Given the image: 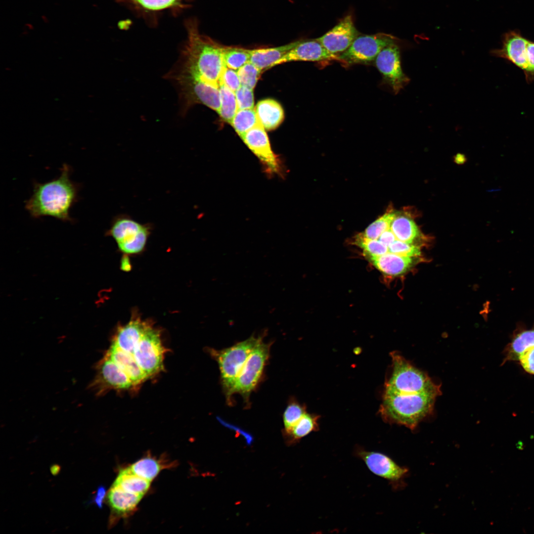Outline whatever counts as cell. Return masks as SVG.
<instances>
[{
	"label": "cell",
	"mask_w": 534,
	"mask_h": 534,
	"mask_svg": "<svg viewBox=\"0 0 534 534\" xmlns=\"http://www.w3.org/2000/svg\"><path fill=\"white\" fill-rule=\"evenodd\" d=\"M186 27L187 40L180 59L172 70L197 78L219 88L226 67L223 57L224 46L201 34L196 21H187Z\"/></svg>",
	"instance_id": "1"
},
{
	"label": "cell",
	"mask_w": 534,
	"mask_h": 534,
	"mask_svg": "<svg viewBox=\"0 0 534 534\" xmlns=\"http://www.w3.org/2000/svg\"><path fill=\"white\" fill-rule=\"evenodd\" d=\"M71 168L64 164L60 175L44 183L34 182L31 197L25 207L32 218L50 216L63 222H73L70 210L79 200V184L70 178Z\"/></svg>",
	"instance_id": "2"
},
{
	"label": "cell",
	"mask_w": 534,
	"mask_h": 534,
	"mask_svg": "<svg viewBox=\"0 0 534 534\" xmlns=\"http://www.w3.org/2000/svg\"><path fill=\"white\" fill-rule=\"evenodd\" d=\"M438 396L434 394H401L384 390L380 414L388 423L413 430L433 411Z\"/></svg>",
	"instance_id": "3"
},
{
	"label": "cell",
	"mask_w": 534,
	"mask_h": 534,
	"mask_svg": "<svg viewBox=\"0 0 534 534\" xmlns=\"http://www.w3.org/2000/svg\"><path fill=\"white\" fill-rule=\"evenodd\" d=\"M392 370L385 390L401 394L430 393L440 395V387L429 376L397 352L391 353Z\"/></svg>",
	"instance_id": "4"
},
{
	"label": "cell",
	"mask_w": 534,
	"mask_h": 534,
	"mask_svg": "<svg viewBox=\"0 0 534 534\" xmlns=\"http://www.w3.org/2000/svg\"><path fill=\"white\" fill-rule=\"evenodd\" d=\"M262 339V336L252 335L227 348L208 349V352L218 363L222 384L229 404L232 403V392L236 379L250 354Z\"/></svg>",
	"instance_id": "5"
},
{
	"label": "cell",
	"mask_w": 534,
	"mask_h": 534,
	"mask_svg": "<svg viewBox=\"0 0 534 534\" xmlns=\"http://www.w3.org/2000/svg\"><path fill=\"white\" fill-rule=\"evenodd\" d=\"M152 227L150 223L142 224L128 215L120 214L112 219L106 234L115 240L123 253L135 254L145 248Z\"/></svg>",
	"instance_id": "6"
},
{
	"label": "cell",
	"mask_w": 534,
	"mask_h": 534,
	"mask_svg": "<svg viewBox=\"0 0 534 534\" xmlns=\"http://www.w3.org/2000/svg\"><path fill=\"white\" fill-rule=\"evenodd\" d=\"M165 352L160 332L149 323L130 355L148 378L162 369Z\"/></svg>",
	"instance_id": "7"
},
{
	"label": "cell",
	"mask_w": 534,
	"mask_h": 534,
	"mask_svg": "<svg viewBox=\"0 0 534 534\" xmlns=\"http://www.w3.org/2000/svg\"><path fill=\"white\" fill-rule=\"evenodd\" d=\"M270 344L263 339L252 351L235 382L232 394L238 393L249 405L251 393L261 381L266 364L269 356Z\"/></svg>",
	"instance_id": "8"
},
{
	"label": "cell",
	"mask_w": 534,
	"mask_h": 534,
	"mask_svg": "<svg viewBox=\"0 0 534 534\" xmlns=\"http://www.w3.org/2000/svg\"><path fill=\"white\" fill-rule=\"evenodd\" d=\"M400 40L389 34L380 33L358 36L350 46L338 56V61L346 64H368L375 60L385 47L400 44Z\"/></svg>",
	"instance_id": "9"
},
{
	"label": "cell",
	"mask_w": 534,
	"mask_h": 534,
	"mask_svg": "<svg viewBox=\"0 0 534 534\" xmlns=\"http://www.w3.org/2000/svg\"><path fill=\"white\" fill-rule=\"evenodd\" d=\"M400 47L399 43L391 44L383 49L375 59L384 82L395 94L398 93L410 81L401 68Z\"/></svg>",
	"instance_id": "10"
},
{
	"label": "cell",
	"mask_w": 534,
	"mask_h": 534,
	"mask_svg": "<svg viewBox=\"0 0 534 534\" xmlns=\"http://www.w3.org/2000/svg\"><path fill=\"white\" fill-rule=\"evenodd\" d=\"M355 454L364 462L372 473L387 480L393 487L399 486L407 475V469L399 466L383 453L368 451L363 447L357 446Z\"/></svg>",
	"instance_id": "11"
},
{
	"label": "cell",
	"mask_w": 534,
	"mask_h": 534,
	"mask_svg": "<svg viewBox=\"0 0 534 534\" xmlns=\"http://www.w3.org/2000/svg\"><path fill=\"white\" fill-rule=\"evenodd\" d=\"M359 36L352 17L347 15L325 34L316 40L330 53L339 55Z\"/></svg>",
	"instance_id": "12"
},
{
	"label": "cell",
	"mask_w": 534,
	"mask_h": 534,
	"mask_svg": "<svg viewBox=\"0 0 534 534\" xmlns=\"http://www.w3.org/2000/svg\"><path fill=\"white\" fill-rule=\"evenodd\" d=\"M97 369V374L91 387L99 394L109 389H128L134 387L126 373L105 356L99 362Z\"/></svg>",
	"instance_id": "13"
},
{
	"label": "cell",
	"mask_w": 534,
	"mask_h": 534,
	"mask_svg": "<svg viewBox=\"0 0 534 534\" xmlns=\"http://www.w3.org/2000/svg\"><path fill=\"white\" fill-rule=\"evenodd\" d=\"M528 40L519 31L505 33L501 48L491 51L492 55L503 58L521 69L525 75L528 70L527 43Z\"/></svg>",
	"instance_id": "14"
},
{
	"label": "cell",
	"mask_w": 534,
	"mask_h": 534,
	"mask_svg": "<svg viewBox=\"0 0 534 534\" xmlns=\"http://www.w3.org/2000/svg\"><path fill=\"white\" fill-rule=\"evenodd\" d=\"M265 130L262 124H260L244 133L240 137L269 170L276 171L279 167L278 162L272 150Z\"/></svg>",
	"instance_id": "15"
},
{
	"label": "cell",
	"mask_w": 534,
	"mask_h": 534,
	"mask_svg": "<svg viewBox=\"0 0 534 534\" xmlns=\"http://www.w3.org/2000/svg\"><path fill=\"white\" fill-rule=\"evenodd\" d=\"M338 56L329 52L316 39L300 41L294 47L277 61L273 66L296 61L338 60Z\"/></svg>",
	"instance_id": "16"
},
{
	"label": "cell",
	"mask_w": 534,
	"mask_h": 534,
	"mask_svg": "<svg viewBox=\"0 0 534 534\" xmlns=\"http://www.w3.org/2000/svg\"><path fill=\"white\" fill-rule=\"evenodd\" d=\"M143 496L126 491L112 485L107 494V499L112 513L124 516L134 510Z\"/></svg>",
	"instance_id": "17"
},
{
	"label": "cell",
	"mask_w": 534,
	"mask_h": 534,
	"mask_svg": "<svg viewBox=\"0 0 534 534\" xmlns=\"http://www.w3.org/2000/svg\"><path fill=\"white\" fill-rule=\"evenodd\" d=\"M368 259L377 269L390 276H397L406 272L413 265L414 261L411 257L390 252Z\"/></svg>",
	"instance_id": "18"
},
{
	"label": "cell",
	"mask_w": 534,
	"mask_h": 534,
	"mask_svg": "<svg viewBox=\"0 0 534 534\" xmlns=\"http://www.w3.org/2000/svg\"><path fill=\"white\" fill-rule=\"evenodd\" d=\"M105 356L112 360L126 373L134 387L140 385L148 378L130 354L111 345Z\"/></svg>",
	"instance_id": "19"
},
{
	"label": "cell",
	"mask_w": 534,
	"mask_h": 534,
	"mask_svg": "<svg viewBox=\"0 0 534 534\" xmlns=\"http://www.w3.org/2000/svg\"><path fill=\"white\" fill-rule=\"evenodd\" d=\"M257 117L267 131L276 129L284 119V112L276 100L267 98L259 101L255 107Z\"/></svg>",
	"instance_id": "20"
},
{
	"label": "cell",
	"mask_w": 534,
	"mask_h": 534,
	"mask_svg": "<svg viewBox=\"0 0 534 534\" xmlns=\"http://www.w3.org/2000/svg\"><path fill=\"white\" fill-rule=\"evenodd\" d=\"M390 228L398 240L409 244L423 237L410 214L406 212H396Z\"/></svg>",
	"instance_id": "21"
},
{
	"label": "cell",
	"mask_w": 534,
	"mask_h": 534,
	"mask_svg": "<svg viewBox=\"0 0 534 534\" xmlns=\"http://www.w3.org/2000/svg\"><path fill=\"white\" fill-rule=\"evenodd\" d=\"M300 41L278 47L250 49V62L262 71L272 67L277 61L294 47Z\"/></svg>",
	"instance_id": "22"
},
{
	"label": "cell",
	"mask_w": 534,
	"mask_h": 534,
	"mask_svg": "<svg viewBox=\"0 0 534 534\" xmlns=\"http://www.w3.org/2000/svg\"><path fill=\"white\" fill-rule=\"evenodd\" d=\"M533 347H534V329L518 333L504 349V362L518 360L523 353Z\"/></svg>",
	"instance_id": "23"
},
{
	"label": "cell",
	"mask_w": 534,
	"mask_h": 534,
	"mask_svg": "<svg viewBox=\"0 0 534 534\" xmlns=\"http://www.w3.org/2000/svg\"><path fill=\"white\" fill-rule=\"evenodd\" d=\"M150 482L135 474L129 467L120 471L113 484L129 492L143 496L148 490Z\"/></svg>",
	"instance_id": "24"
},
{
	"label": "cell",
	"mask_w": 534,
	"mask_h": 534,
	"mask_svg": "<svg viewBox=\"0 0 534 534\" xmlns=\"http://www.w3.org/2000/svg\"><path fill=\"white\" fill-rule=\"evenodd\" d=\"M318 416L306 412L289 431L284 433L289 443H296L311 432L316 431L318 428Z\"/></svg>",
	"instance_id": "25"
},
{
	"label": "cell",
	"mask_w": 534,
	"mask_h": 534,
	"mask_svg": "<svg viewBox=\"0 0 534 534\" xmlns=\"http://www.w3.org/2000/svg\"><path fill=\"white\" fill-rule=\"evenodd\" d=\"M220 109L218 114L225 122L231 124L238 111L235 92L222 83L219 84Z\"/></svg>",
	"instance_id": "26"
},
{
	"label": "cell",
	"mask_w": 534,
	"mask_h": 534,
	"mask_svg": "<svg viewBox=\"0 0 534 534\" xmlns=\"http://www.w3.org/2000/svg\"><path fill=\"white\" fill-rule=\"evenodd\" d=\"M166 466L160 460L148 456L138 460L130 468L135 474L151 481Z\"/></svg>",
	"instance_id": "27"
},
{
	"label": "cell",
	"mask_w": 534,
	"mask_h": 534,
	"mask_svg": "<svg viewBox=\"0 0 534 534\" xmlns=\"http://www.w3.org/2000/svg\"><path fill=\"white\" fill-rule=\"evenodd\" d=\"M261 124L254 108L238 110L230 125L240 136Z\"/></svg>",
	"instance_id": "28"
},
{
	"label": "cell",
	"mask_w": 534,
	"mask_h": 534,
	"mask_svg": "<svg viewBox=\"0 0 534 534\" xmlns=\"http://www.w3.org/2000/svg\"><path fill=\"white\" fill-rule=\"evenodd\" d=\"M223 57L226 67L237 71L244 65L250 62V49L239 47L224 46Z\"/></svg>",
	"instance_id": "29"
},
{
	"label": "cell",
	"mask_w": 534,
	"mask_h": 534,
	"mask_svg": "<svg viewBox=\"0 0 534 534\" xmlns=\"http://www.w3.org/2000/svg\"><path fill=\"white\" fill-rule=\"evenodd\" d=\"M396 212L392 210H388L384 215L371 223L361 233L365 237L371 239H378L383 232L390 228V226Z\"/></svg>",
	"instance_id": "30"
},
{
	"label": "cell",
	"mask_w": 534,
	"mask_h": 534,
	"mask_svg": "<svg viewBox=\"0 0 534 534\" xmlns=\"http://www.w3.org/2000/svg\"><path fill=\"white\" fill-rule=\"evenodd\" d=\"M354 244L364 250L367 257L379 256L389 252L388 247L378 239H371L365 237L360 233L354 237Z\"/></svg>",
	"instance_id": "31"
},
{
	"label": "cell",
	"mask_w": 534,
	"mask_h": 534,
	"mask_svg": "<svg viewBox=\"0 0 534 534\" xmlns=\"http://www.w3.org/2000/svg\"><path fill=\"white\" fill-rule=\"evenodd\" d=\"M306 412L304 406L295 400H291L283 414L284 433L289 431Z\"/></svg>",
	"instance_id": "32"
},
{
	"label": "cell",
	"mask_w": 534,
	"mask_h": 534,
	"mask_svg": "<svg viewBox=\"0 0 534 534\" xmlns=\"http://www.w3.org/2000/svg\"><path fill=\"white\" fill-rule=\"evenodd\" d=\"M237 71L241 86L253 90L260 76L262 70L249 62Z\"/></svg>",
	"instance_id": "33"
},
{
	"label": "cell",
	"mask_w": 534,
	"mask_h": 534,
	"mask_svg": "<svg viewBox=\"0 0 534 534\" xmlns=\"http://www.w3.org/2000/svg\"><path fill=\"white\" fill-rule=\"evenodd\" d=\"M388 250L390 253L408 257H415L421 255L418 246L398 239L388 246Z\"/></svg>",
	"instance_id": "34"
},
{
	"label": "cell",
	"mask_w": 534,
	"mask_h": 534,
	"mask_svg": "<svg viewBox=\"0 0 534 534\" xmlns=\"http://www.w3.org/2000/svg\"><path fill=\"white\" fill-rule=\"evenodd\" d=\"M253 90L245 86H241L235 91L238 110L254 108V98Z\"/></svg>",
	"instance_id": "35"
},
{
	"label": "cell",
	"mask_w": 534,
	"mask_h": 534,
	"mask_svg": "<svg viewBox=\"0 0 534 534\" xmlns=\"http://www.w3.org/2000/svg\"><path fill=\"white\" fill-rule=\"evenodd\" d=\"M142 7L151 10H160L180 4L181 0H131Z\"/></svg>",
	"instance_id": "36"
},
{
	"label": "cell",
	"mask_w": 534,
	"mask_h": 534,
	"mask_svg": "<svg viewBox=\"0 0 534 534\" xmlns=\"http://www.w3.org/2000/svg\"><path fill=\"white\" fill-rule=\"evenodd\" d=\"M220 83L223 84L234 92L241 86L237 71L226 67L223 70Z\"/></svg>",
	"instance_id": "37"
},
{
	"label": "cell",
	"mask_w": 534,
	"mask_h": 534,
	"mask_svg": "<svg viewBox=\"0 0 534 534\" xmlns=\"http://www.w3.org/2000/svg\"><path fill=\"white\" fill-rule=\"evenodd\" d=\"M518 361L526 372L534 375V347L523 353Z\"/></svg>",
	"instance_id": "38"
},
{
	"label": "cell",
	"mask_w": 534,
	"mask_h": 534,
	"mask_svg": "<svg viewBox=\"0 0 534 534\" xmlns=\"http://www.w3.org/2000/svg\"><path fill=\"white\" fill-rule=\"evenodd\" d=\"M528 70L525 75L528 83L534 80V42L528 40L527 43Z\"/></svg>",
	"instance_id": "39"
},
{
	"label": "cell",
	"mask_w": 534,
	"mask_h": 534,
	"mask_svg": "<svg viewBox=\"0 0 534 534\" xmlns=\"http://www.w3.org/2000/svg\"><path fill=\"white\" fill-rule=\"evenodd\" d=\"M106 494V489L105 487L103 486H99L90 502L94 503L99 508L101 509Z\"/></svg>",
	"instance_id": "40"
},
{
	"label": "cell",
	"mask_w": 534,
	"mask_h": 534,
	"mask_svg": "<svg viewBox=\"0 0 534 534\" xmlns=\"http://www.w3.org/2000/svg\"><path fill=\"white\" fill-rule=\"evenodd\" d=\"M396 237L391 229L389 228L382 233L378 240L382 243L389 246L395 240H396Z\"/></svg>",
	"instance_id": "41"
},
{
	"label": "cell",
	"mask_w": 534,
	"mask_h": 534,
	"mask_svg": "<svg viewBox=\"0 0 534 534\" xmlns=\"http://www.w3.org/2000/svg\"><path fill=\"white\" fill-rule=\"evenodd\" d=\"M465 157L462 154H458L455 157V161L458 164H461L465 162Z\"/></svg>",
	"instance_id": "42"
},
{
	"label": "cell",
	"mask_w": 534,
	"mask_h": 534,
	"mask_svg": "<svg viewBox=\"0 0 534 534\" xmlns=\"http://www.w3.org/2000/svg\"><path fill=\"white\" fill-rule=\"evenodd\" d=\"M59 471V466L57 465H54L51 467V472L52 474H57Z\"/></svg>",
	"instance_id": "43"
}]
</instances>
